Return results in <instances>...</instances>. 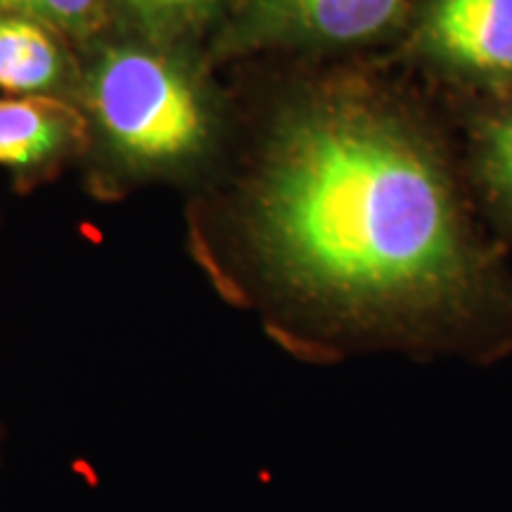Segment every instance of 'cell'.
I'll return each instance as SVG.
<instances>
[{"instance_id": "cell-2", "label": "cell", "mask_w": 512, "mask_h": 512, "mask_svg": "<svg viewBox=\"0 0 512 512\" xmlns=\"http://www.w3.org/2000/svg\"><path fill=\"white\" fill-rule=\"evenodd\" d=\"M91 110L133 174L183 169L211 140V112L181 64L138 46L110 48L91 72Z\"/></svg>"}, {"instance_id": "cell-4", "label": "cell", "mask_w": 512, "mask_h": 512, "mask_svg": "<svg viewBox=\"0 0 512 512\" xmlns=\"http://www.w3.org/2000/svg\"><path fill=\"white\" fill-rule=\"evenodd\" d=\"M413 55L467 86L512 88V0H422Z\"/></svg>"}, {"instance_id": "cell-8", "label": "cell", "mask_w": 512, "mask_h": 512, "mask_svg": "<svg viewBox=\"0 0 512 512\" xmlns=\"http://www.w3.org/2000/svg\"><path fill=\"white\" fill-rule=\"evenodd\" d=\"M0 15L29 17L53 31L86 36L100 27L105 0H0Z\"/></svg>"}, {"instance_id": "cell-1", "label": "cell", "mask_w": 512, "mask_h": 512, "mask_svg": "<svg viewBox=\"0 0 512 512\" xmlns=\"http://www.w3.org/2000/svg\"><path fill=\"white\" fill-rule=\"evenodd\" d=\"M192 247L297 354L456 337L512 320V280L477 228L439 126L368 69L294 83Z\"/></svg>"}, {"instance_id": "cell-7", "label": "cell", "mask_w": 512, "mask_h": 512, "mask_svg": "<svg viewBox=\"0 0 512 512\" xmlns=\"http://www.w3.org/2000/svg\"><path fill=\"white\" fill-rule=\"evenodd\" d=\"M472 176L496 214L512 226V100L472 126Z\"/></svg>"}, {"instance_id": "cell-6", "label": "cell", "mask_w": 512, "mask_h": 512, "mask_svg": "<svg viewBox=\"0 0 512 512\" xmlns=\"http://www.w3.org/2000/svg\"><path fill=\"white\" fill-rule=\"evenodd\" d=\"M67 74V57L55 31L36 19L0 15V88L46 95Z\"/></svg>"}, {"instance_id": "cell-3", "label": "cell", "mask_w": 512, "mask_h": 512, "mask_svg": "<svg viewBox=\"0 0 512 512\" xmlns=\"http://www.w3.org/2000/svg\"><path fill=\"white\" fill-rule=\"evenodd\" d=\"M411 12L413 0H242L216 53L366 46L399 31Z\"/></svg>"}, {"instance_id": "cell-5", "label": "cell", "mask_w": 512, "mask_h": 512, "mask_svg": "<svg viewBox=\"0 0 512 512\" xmlns=\"http://www.w3.org/2000/svg\"><path fill=\"white\" fill-rule=\"evenodd\" d=\"M83 138V119L50 95L0 100V166L36 176L60 164Z\"/></svg>"}, {"instance_id": "cell-9", "label": "cell", "mask_w": 512, "mask_h": 512, "mask_svg": "<svg viewBox=\"0 0 512 512\" xmlns=\"http://www.w3.org/2000/svg\"><path fill=\"white\" fill-rule=\"evenodd\" d=\"M124 8L155 36H176L200 27L221 0H121Z\"/></svg>"}, {"instance_id": "cell-10", "label": "cell", "mask_w": 512, "mask_h": 512, "mask_svg": "<svg viewBox=\"0 0 512 512\" xmlns=\"http://www.w3.org/2000/svg\"><path fill=\"white\" fill-rule=\"evenodd\" d=\"M3 448H5V427H3V420H0V463H3Z\"/></svg>"}]
</instances>
